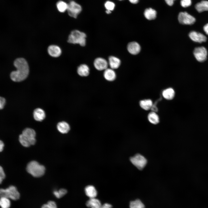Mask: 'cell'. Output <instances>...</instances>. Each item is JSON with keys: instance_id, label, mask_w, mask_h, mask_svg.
<instances>
[{"instance_id": "cell-1", "label": "cell", "mask_w": 208, "mask_h": 208, "mask_svg": "<svg viewBox=\"0 0 208 208\" xmlns=\"http://www.w3.org/2000/svg\"><path fill=\"white\" fill-rule=\"evenodd\" d=\"M14 65L16 70L12 71L10 74L11 79L16 82L25 80L29 73V67L26 61L22 58L16 59L14 62Z\"/></svg>"}, {"instance_id": "cell-2", "label": "cell", "mask_w": 208, "mask_h": 208, "mask_svg": "<svg viewBox=\"0 0 208 208\" xmlns=\"http://www.w3.org/2000/svg\"><path fill=\"white\" fill-rule=\"evenodd\" d=\"M26 170L27 172L33 177H39L44 174L45 168L44 166L40 164L37 161L33 160L27 164Z\"/></svg>"}, {"instance_id": "cell-3", "label": "cell", "mask_w": 208, "mask_h": 208, "mask_svg": "<svg viewBox=\"0 0 208 208\" xmlns=\"http://www.w3.org/2000/svg\"><path fill=\"white\" fill-rule=\"evenodd\" d=\"M86 35L85 33L77 30L72 31L69 34L68 42L73 44H78L82 46L85 45Z\"/></svg>"}, {"instance_id": "cell-4", "label": "cell", "mask_w": 208, "mask_h": 208, "mask_svg": "<svg viewBox=\"0 0 208 208\" xmlns=\"http://www.w3.org/2000/svg\"><path fill=\"white\" fill-rule=\"evenodd\" d=\"M0 196L1 197H6L14 200H18L20 197V194L16 187L12 185L6 189H1Z\"/></svg>"}, {"instance_id": "cell-5", "label": "cell", "mask_w": 208, "mask_h": 208, "mask_svg": "<svg viewBox=\"0 0 208 208\" xmlns=\"http://www.w3.org/2000/svg\"><path fill=\"white\" fill-rule=\"evenodd\" d=\"M82 10L81 5L75 1H71L68 3V14L70 17L76 18Z\"/></svg>"}, {"instance_id": "cell-6", "label": "cell", "mask_w": 208, "mask_h": 208, "mask_svg": "<svg viewBox=\"0 0 208 208\" xmlns=\"http://www.w3.org/2000/svg\"><path fill=\"white\" fill-rule=\"evenodd\" d=\"M130 160L135 166L140 170L144 168L147 162L146 158L139 154H137L131 157Z\"/></svg>"}, {"instance_id": "cell-7", "label": "cell", "mask_w": 208, "mask_h": 208, "mask_svg": "<svg viewBox=\"0 0 208 208\" xmlns=\"http://www.w3.org/2000/svg\"><path fill=\"white\" fill-rule=\"evenodd\" d=\"M193 53L196 59L199 62H203L207 59V51L206 49L203 46L196 47Z\"/></svg>"}, {"instance_id": "cell-8", "label": "cell", "mask_w": 208, "mask_h": 208, "mask_svg": "<svg viewBox=\"0 0 208 208\" xmlns=\"http://www.w3.org/2000/svg\"><path fill=\"white\" fill-rule=\"evenodd\" d=\"M178 20L180 23L186 25H192L196 21L195 18L186 12L179 13Z\"/></svg>"}, {"instance_id": "cell-9", "label": "cell", "mask_w": 208, "mask_h": 208, "mask_svg": "<svg viewBox=\"0 0 208 208\" xmlns=\"http://www.w3.org/2000/svg\"><path fill=\"white\" fill-rule=\"evenodd\" d=\"M21 134L29 140L31 145L35 144L36 142L35 138L36 133L33 129L26 128L23 130Z\"/></svg>"}, {"instance_id": "cell-10", "label": "cell", "mask_w": 208, "mask_h": 208, "mask_svg": "<svg viewBox=\"0 0 208 208\" xmlns=\"http://www.w3.org/2000/svg\"><path fill=\"white\" fill-rule=\"evenodd\" d=\"M190 38L193 41L198 43H201L206 41V37L203 34L195 31H193L189 34Z\"/></svg>"}, {"instance_id": "cell-11", "label": "cell", "mask_w": 208, "mask_h": 208, "mask_svg": "<svg viewBox=\"0 0 208 208\" xmlns=\"http://www.w3.org/2000/svg\"><path fill=\"white\" fill-rule=\"evenodd\" d=\"M94 65L95 68L99 71L105 70L108 68V62L105 59L102 57L96 58L94 62Z\"/></svg>"}, {"instance_id": "cell-12", "label": "cell", "mask_w": 208, "mask_h": 208, "mask_svg": "<svg viewBox=\"0 0 208 208\" xmlns=\"http://www.w3.org/2000/svg\"><path fill=\"white\" fill-rule=\"evenodd\" d=\"M127 49L130 53L135 55L139 53L140 51L141 48L138 43L135 42H133L128 44Z\"/></svg>"}, {"instance_id": "cell-13", "label": "cell", "mask_w": 208, "mask_h": 208, "mask_svg": "<svg viewBox=\"0 0 208 208\" xmlns=\"http://www.w3.org/2000/svg\"><path fill=\"white\" fill-rule=\"evenodd\" d=\"M49 54L54 57H57L61 55L62 51L60 48L55 45H51L49 46L48 49Z\"/></svg>"}, {"instance_id": "cell-14", "label": "cell", "mask_w": 208, "mask_h": 208, "mask_svg": "<svg viewBox=\"0 0 208 208\" xmlns=\"http://www.w3.org/2000/svg\"><path fill=\"white\" fill-rule=\"evenodd\" d=\"M108 65L113 69L118 68L121 63L120 60L118 57L113 56L109 57L108 60Z\"/></svg>"}, {"instance_id": "cell-15", "label": "cell", "mask_w": 208, "mask_h": 208, "mask_svg": "<svg viewBox=\"0 0 208 208\" xmlns=\"http://www.w3.org/2000/svg\"><path fill=\"white\" fill-rule=\"evenodd\" d=\"M103 76L105 79L109 81H114L116 77V74L114 69L111 68H107L104 70Z\"/></svg>"}, {"instance_id": "cell-16", "label": "cell", "mask_w": 208, "mask_h": 208, "mask_svg": "<svg viewBox=\"0 0 208 208\" xmlns=\"http://www.w3.org/2000/svg\"><path fill=\"white\" fill-rule=\"evenodd\" d=\"M33 115L34 119L38 121L43 120L46 116L44 111L40 108L36 109L34 111Z\"/></svg>"}, {"instance_id": "cell-17", "label": "cell", "mask_w": 208, "mask_h": 208, "mask_svg": "<svg viewBox=\"0 0 208 208\" xmlns=\"http://www.w3.org/2000/svg\"><path fill=\"white\" fill-rule=\"evenodd\" d=\"M77 72L79 76L86 77L89 74L90 68L87 65L85 64H81L78 67Z\"/></svg>"}, {"instance_id": "cell-18", "label": "cell", "mask_w": 208, "mask_h": 208, "mask_svg": "<svg viewBox=\"0 0 208 208\" xmlns=\"http://www.w3.org/2000/svg\"><path fill=\"white\" fill-rule=\"evenodd\" d=\"M85 192L86 195L90 198H96L97 194L96 189L92 185L86 186L85 189Z\"/></svg>"}, {"instance_id": "cell-19", "label": "cell", "mask_w": 208, "mask_h": 208, "mask_svg": "<svg viewBox=\"0 0 208 208\" xmlns=\"http://www.w3.org/2000/svg\"><path fill=\"white\" fill-rule=\"evenodd\" d=\"M86 205L90 208H101L102 205L100 200L95 198H90L86 202Z\"/></svg>"}, {"instance_id": "cell-20", "label": "cell", "mask_w": 208, "mask_h": 208, "mask_svg": "<svg viewBox=\"0 0 208 208\" xmlns=\"http://www.w3.org/2000/svg\"><path fill=\"white\" fill-rule=\"evenodd\" d=\"M57 127L58 131L62 134L68 133L70 130L69 125L65 121H62L58 123Z\"/></svg>"}, {"instance_id": "cell-21", "label": "cell", "mask_w": 208, "mask_h": 208, "mask_svg": "<svg viewBox=\"0 0 208 208\" xmlns=\"http://www.w3.org/2000/svg\"><path fill=\"white\" fill-rule=\"evenodd\" d=\"M157 14L156 11L151 8L146 9L144 12V15L145 17L150 20L155 19L156 17Z\"/></svg>"}, {"instance_id": "cell-22", "label": "cell", "mask_w": 208, "mask_h": 208, "mask_svg": "<svg viewBox=\"0 0 208 208\" xmlns=\"http://www.w3.org/2000/svg\"><path fill=\"white\" fill-rule=\"evenodd\" d=\"M195 8L199 13L208 11V1L203 0L197 3L195 5Z\"/></svg>"}, {"instance_id": "cell-23", "label": "cell", "mask_w": 208, "mask_h": 208, "mask_svg": "<svg viewBox=\"0 0 208 208\" xmlns=\"http://www.w3.org/2000/svg\"><path fill=\"white\" fill-rule=\"evenodd\" d=\"M162 95L164 98L166 99L170 100L174 98L175 95V92L172 88H168L163 91Z\"/></svg>"}, {"instance_id": "cell-24", "label": "cell", "mask_w": 208, "mask_h": 208, "mask_svg": "<svg viewBox=\"0 0 208 208\" xmlns=\"http://www.w3.org/2000/svg\"><path fill=\"white\" fill-rule=\"evenodd\" d=\"M153 105L152 101L150 99L142 100L140 102V105L141 107L146 110L151 109Z\"/></svg>"}, {"instance_id": "cell-25", "label": "cell", "mask_w": 208, "mask_h": 208, "mask_svg": "<svg viewBox=\"0 0 208 208\" xmlns=\"http://www.w3.org/2000/svg\"><path fill=\"white\" fill-rule=\"evenodd\" d=\"M148 118L150 122L153 124H157L159 122V118L155 112H152L150 113Z\"/></svg>"}, {"instance_id": "cell-26", "label": "cell", "mask_w": 208, "mask_h": 208, "mask_svg": "<svg viewBox=\"0 0 208 208\" xmlns=\"http://www.w3.org/2000/svg\"><path fill=\"white\" fill-rule=\"evenodd\" d=\"M56 6L59 12L63 13L67 10L68 4L63 1L60 0L56 3Z\"/></svg>"}, {"instance_id": "cell-27", "label": "cell", "mask_w": 208, "mask_h": 208, "mask_svg": "<svg viewBox=\"0 0 208 208\" xmlns=\"http://www.w3.org/2000/svg\"><path fill=\"white\" fill-rule=\"evenodd\" d=\"M130 208H145V205L139 199H138L130 202Z\"/></svg>"}, {"instance_id": "cell-28", "label": "cell", "mask_w": 208, "mask_h": 208, "mask_svg": "<svg viewBox=\"0 0 208 208\" xmlns=\"http://www.w3.org/2000/svg\"><path fill=\"white\" fill-rule=\"evenodd\" d=\"M11 203L9 198L5 197H1L0 205L1 208H9Z\"/></svg>"}, {"instance_id": "cell-29", "label": "cell", "mask_w": 208, "mask_h": 208, "mask_svg": "<svg viewBox=\"0 0 208 208\" xmlns=\"http://www.w3.org/2000/svg\"><path fill=\"white\" fill-rule=\"evenodd\" d=\"M18 140L21 145L25 147H28L31 145L29 140L22 134L19 135Z\"/></svg>"}, {"instance_id": "cell-30", "label": "cell", "mask_w": 208, "mask_h": 208, "mask_svg": "<svg viewBox=\"0 0 208 208\" xmlns=\"http://www.w3.org/2000/svg\"><path fill=\"white\" fill-rule=\"evenodd\" d=\"M104 6L106 10L113 11L115 6V4L112 1H107L104 3Z\"/></svg>"}, {"instance_id": "cell-31", "label": "cell", "mask_w": 208, "mask_h": 208, "mask_svg": "<svg viewBox=\"0 0 208 208\" xmlns=\"http://www.w3.org/2000/svg\"><path fill=\"white\" fill-rule=\"evenodd\" d=\"M41 208H57L56 203L53 201H49L43 205Z\"/></svg>"}, {"instance_id": "cell-32", "label": "cell", "mask_w": 208, "mask_h": 208, "mask_svg": "<svg viewBox=\"0 0 208 208\" xmlns=\"http://www.w3.org/2000/svg\"><path fill=\"white\" fill-rule=\"evenodd\" d=\"M180 3L182 7L186 8L191 5L192 1L191 0H181Z\"/></svg>"}, {"instance_id": "cell-33", "label": "cell", "mask_w": 208, "mask_h": 208, "mask_svg": "<svg viewBox=\"0 0 208 208\" xmlns=\"http://www.w3.org/2000/svg\"><path fill=\"white\" fill-rule=\"evenodd\" d=\"M5 174L3 170L2 167L0 166V183H2L3 180L4 179L5 177Z\"/></svg>"}, {"instance_id": "cell-34", "label": "cell", "mask_w": 208, "mask_h": 208, "mask_svg": "<svg viewBox=\"0 0 208 208\" xmlns=\"http://www.w3.org/2000/svg\"><path fill=\"white\" fill-rule=\"evenodd\" d=\"M60 198L64 196L67 193V190L64 188H61L57 190Z\"/></svg>"}, {"instance_id": "cell-35", "label": "cell", "mask_w": 208, "mask_h": 208, "mask_svg": "<svg viewBox=\"0 0 208 208\" xmlns=\"http://www.w3.org/2000/svg\"><path fill=\"white\" fill-rule=\"evenodd\" d=\"M5 102V99L4 98L1 97L0 98V108L1 109H2L3 108Z\"/></svg>"}, {"instance_id": "cell-36", "label": "cell", "mask_w": 208, "mask_h": 208, "mask_svg": "<svg viewBox=\"0 0 208 208\" xmlns=\"http://www.w3.org/2000/svg\"><path fill=\"white\" fill-rule=\"evenodd\" d=\"M112 206L108 203H105L102 205L101 208H112Z\"/></svg>"}, {"instance_id": "cell-37", "label": "cell", "mask_w": 208, "mask_h": 208, "mask_svg": "<svg viewBox=\"0 0 208 208\" xmlns=\"http://www.w3.org/2000/svg\"><path fill=\"white\" fill-rule=\"evenodd\" d=\"M167 5L170 6H172L174 4V1L175 0H164Z\"/></svg>"}, {"instance_id": "cell-38", "label": "cell", "mask_w": 208, "mask_h": 208, "mask_svg": "<svg viewBox=\"0 0 208 208\" xmlns=\"http://www.w3.org/2000/svg\"><path fill=\"white\" fill-rule=\"evenodd\" d=\"M203 29L205 33L208 35V23L206 24L204 26Z\"/></svg>"}, {"instance_id": "cell-39", "label": "cell", "mask_w": 208, "mask_h": 208, "mask_svg": "<svg viewBox=\"0 0 208 208\" xmlns=\"http://www.w3.org/2000/svg\"><path fill=\"white\" fill-rule=\"evenodd\" d=\"M4 146V144L3 142L1 140L0 141V151L1 152L3 150Z\"/></svg>"}, {"instance_id": "cell-40", "label": "cell", "mask_w": 208, "mask_h": 208, "mask_svg": "<svg viewBox=\"0 0 208 208\" xmlns=\"http://www.w3.org/2000/svg\"><path fill=\"white\" fill-rule=\"evenodd\" d=\"M129 2L133 4H136L138 2L139 0H129Z\"/></svg>"}, {"instance_id": "cell-41", "label": "cell", "mask_w": 208, "mask_h": 208, "mask_svg": "<svg viewBox=\"0 0 208 208\" xmlns=\"http://www.w3.org/2000/svg\"><path fill=\"white\" fill-rule=\"evenodd\" d=\"M105 12L106 14H110L112 13V11L109 10H106L105 11Z\"/></svg>"}, {"instance_id": "cell-42", "label": "cell", "mask_w": 208, "mask_h": 208, "mask_svg": "<svg viewBox=\"0 0 208 208\" xmlns=\"http://www.w3.org/2000/svg\"><path fill=\"white\" fill-rule=\"evenodd\" d=\"M119 0V1H122V0Z\"/></svg>"}]
</instances>
